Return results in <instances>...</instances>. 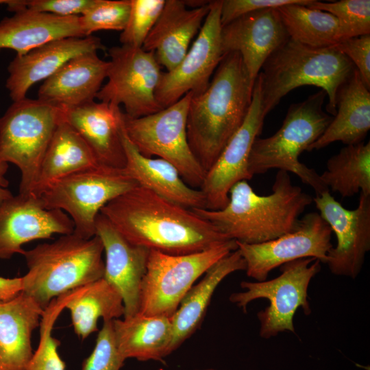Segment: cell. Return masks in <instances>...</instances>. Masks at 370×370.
<instances>
[{
    "label": "cell",
    "mask_w": 370,
    "mask_h": 370,
    "mask_svg": "<svg viewBox=\"0 0 370 370\" xmlns=\"http://www.w3.org/2000/svg\"><path fill=\"white\" fill-rule=\"evenodd\" d=\"M221 0L210 1V10L187 53L176 67L162 73L156 92L163 109L186 93L203 92L223 60L221 22Z\"/></svg>",
    "instance_id": "obj_14"
},
{
    "label": "cell",
    "mask_w": 370,
    "mask_h": 370,
    "mask_svg": "<svg viewBox=\"0 0 370 370\" xmlns=\"http://www.w3.org/2000/svg\"><path fill=\"white\" fill-rule=\"evenodd\" d=\"M126 360L120 353L112 321H103L95 347L84 360L81 370H121Z\"/></svg>",
    "instance_id": "obj_38"
},
{
    "label": "cell",
    "mask_w": 370,
    "mask_h": 370,
    "mask_svg": "<svg viewBox=\"0 0 370 370\" xmlns=\"http://www.w3.org/2000/svg\"><path fill=\"white\" fill-rule=\"evenodd\" d=\"M73 231V223L67 214L45 208L40 198L34 194L12 195L0 203V259L23 254L22 246L27 243Z\"/></svg>",
    "instance_id": "obj_17"
},
{
    "label": "cell",
    "mask_w": 370,
    "mask_h": 370,
    "mask_svg": "<svg viewBox=\"0 0 370 370\" xmlns=\"http://www.w3.org/2000/svg\"><path fill=\"white\" fill-rule=\"evenodd\" d=\"M254 86L241 55H225L205 90L192 95L187 137L192 152L208 171L248 113Z\"/></svg>",
    "instance_id": "obj_2"
},
{
    "label": "cell",
    "mask_w": 370,
    "mask_h": 370,
    "mask_svg": "<svg viewBox=\"0 0 370 370\" xmlns=\"http://www.w3.org/2000/svg\"><path fill=\"white\" fill-rule=\"evenodd\" d=\"M312 202V197L293 184L288 172L279 170L269 195L257 194L247 180H243L230 189L224 208L192 210L228 239L256 244L295 230L300 215Z\"/></svg>",
    "instance_id": "obj_3"
},
{
    "label": "cell",
    "mask_w": 370,
    "mask_h": 370,
    "mask_svg": "<svg viewBox=\"0 0 370 370\" xmlns=\"http://www.w3.org/2000/svg\"><path fill=\"white\" fill-rule=\"evenodd\" d=\"M325 92L320 90L290 106L280 128L267 138H257L251 147L248 171L253 177L272 169L291 172L320 195L329 189L314 169L299 157L325 132L333 116L323 109Z\"/></svg>",
    "instance_id": "obj_6"
},
{
    "label": "cell",
    "mask_w": 370,
    "mask_h": 370,
    "mask_svg": "<svg viewBox=\"0 0 370 370\" xmlns=\"http://www.w3.org/2000/svg\"><path fill=\"white\" fill-rule=\"evenodd\" d=\"M109 61L101 60L97 52L77 56L43 82L38 99L66 108L95 101L107 78Z\"/></svg>",
    "instance_id": "obj_23"
},
{
    "label": "cell",
    "mask_w": 370,
    "mask_h": 370,
    "mask_svg": "<svg viewBox=\"0 0 370 370\" xmlns=\"http://www.w3.org/2000/svg\"><path fill=\"white\" fill-rule=\"evenodd\" d=\"M245 269V261L238 250L236 249L210 267L199 282L190 288L171 318L173 335L169 354L200 327L212 295L220 283L232 273Z\"/></svg>",
    "instance_id": "obj_28"
},
{
    "label": "cell",
    "mask_w": 370,
    "mask_h": 370,
    "mask_svg": "<svg viewBox=\"0 0 370 370\" xmlns=\"http://www.w3.org/2000/svg\"><path fill=\"white\" fill-rule=\"evenodd\" d=\"M307 6L332 14L351 30L354 37L370 34L369 0H341L329 3L314 1Z\"/></svg>",
    "instance_id": "obj_37"
},
{
    "label": "cell",
    "mask_w": 370,
    "mask_h": 370,
    "mask_svg": "<svg viewBox=\"0 0 370 370\" xmlns=\"http://www.w3.org/2000/svg\"><path fill=\"white\" fill-rule=\"evenodd\" d=\"M130 0H96L94 5L79 16L84 37L99 30L123 31L127 23Z\"/></svg>",
    "instance_id": "obj_35"
},
{
    "label": "cell",
    "mask_w": 370,
    "mask_h": 370,
    "mask_svg": "<svg viewBox=\"0 0 370 370\" xmlns=\"http://www.w3.org/2000/svg\"><path fill=\"white\" fill-rule=\"evenodd\" d=\"M95 228L105 254L103 278L120 293L123 317L134 316L139 311L140 288L150 250L130 243L100 213Z\"/></svg>",
    "instance_id": "obj_19"
},
{
    "label": "cell",
    "mask_w": 370,
    "mask_h": 370,
    "mask_svg": "<svg viewBox=\"0 0 370 370\" xmlns=\"http://www.w3.org/2000/svg\"><path fill=\"white\" fill-rule=\"evenodd\" d=\"M75 289L54 299L44 310L40 323V340L26 370H65L66 365L58 353L60 342L52 336L54 323Z\"/></svg>",
    "instance_id": "obj_34"
},
{
    "label": "cell",
    "mask_w": 370,
    "mask_h": 370,
    "mask_svg": "<svg viewBox=\"0 0 370 370\" xmlns=\"http://www.w3.org/2000/svg\"><path fill=\"white\" fill-rule=\"evenodd\" d=\"M262 69L257 77L266 116L289 92L303 86L325 92L326 111L334 116L338 90L356 69L333 47L314 48L289 38L267 58Z\"/></svg>",
    "instance_id": "obj_4"
},
{
    "label": "cell",
    "mask_w": 370,
    "mask_h": 370,
    "mask_svg": "<svg viewBox=\"0 0 370 370\" xmlns=\"http://www.w3.org/2000/svg\"><path fill=\"white\" fill-rule=\"evenodd\" d=\"M65 308L70 312L75 333L82 340L98 330L100 318L106 321L124 315L120 293L103 278L77 288Z\"/></svg>",
    "instance_id": "obj_31"
},
{
    "label": "cell",
    "mask_w": 370,
    "mask_h": 370,
    "mask_svg": "<svg viewBox=\"0 0 370 370\" xmlns=\"http://www.w3.org/2000/svg\"><path fill=\"white\" fill-rule=\"evenodd\" d=\"M313 202L336 236L325 264L333 275L356 278L370 250V195L360 193L354 210L345 208L329 190L316 195Z\"/></svg>",
    "instance_id": "obj_15"
},
{
    "label": "cell",
    "mask_w": 370,
    "mask_h": 370,
    "mask_svg": "<svg viewBox=\"0 0 370 370\" xmlns=\"http://www.w3.org/2000/svg\"><path fill=\"white\" fill-rule=\"evenodd\" d=\"M336 107L332 121L307 151L337 141L345 145H356L366 138L370 129V92L356 69L338 89Z\"/></svg>",
    "instance_id": "obj_27"
},
{
    "label": "cell",
    "mask_w": 370,
    "mask_h": 370,
    "mask_svg": "<svg viewBox=\"0 0 370 370\" xmlns=\"http://www.w3.org/2000/svg\"><path fill=\"white\" fill-rule=\"evenodd\" d=\"M165 0H130V11L119 40L123 45L142 47L158 20Z\"/></svg>",
    "instance_id": "obj_36"
},
{
    "label": "cell",
    "mask_w": 370,
    "mask_h": 370,
    "mask_svg": "<svg viewBox=\"0 0 370 370\" xmlns=\"http://www.w3.org/2000/svg\"><path fill=\"white\" fill-rule=\"evenodd\" d=\"M332 233L319 213L311 212L300 219L295 230L277 238L256 244L236 242L247 275L260 282L274 269L295 260L312 258L325 264L333 247Z\"/></svg>",
    "instance_id": "obj_13"
},
{
    "label": "cell",
    "mask_w": 370,
    "mask_h": 370,
    "mask_svg": "<svg viewBox=\"0 0 370 370\" xmlns=\"http://www.w3.org/2000/svg\"><path fill=\"white\" fill-rule=\"evenodd\" d=\"M98 165L86 143L62 116L43 157L32 194L39 197L53 182Z\"/></svg>",
    "instance_id": "obj_30"
},
{
    "label": "cell",
    "mask_w": 370,
    "mask_h": 370,
    "mask_svg": "<svg viewBox=\"0 0 370 370\" xmlns=\"http://www.w3.org/2000/svg\"><path fill=\"white\" fill-rule=\"evenodd\" d=\"M314 0H221V22L222 27L246 14L255 11L278 8L298 4L307 6Z\"/></svg>",
    "instance_id": "obj_40"
},
{
    "label": "cell",
    "mask_w": 370,
    "mask_h": 370,
    "mask_svg": "<svg viewBox=\"0 0 370 370\" xmlns=\"http://www.w3.org/2000/svg\"><path fill=\"white\" fill-rule=\"evenodd\" d=\"M122 139L126 156L125 169L138 186L187 208H206L203 192L188 186L170 162L142 155L127 136Z\"/></svg>",
    "instance_id": "obj_26"
},
{
    "label": "cell",
    "mask_w": 370,
    "mask_h": 370,
    "mask_svg": "<svg viewBox=\"0 0 370 370\" xmlns=\"http://www.w3.org/2000/svg\"><path fill=\"white\" fill-rule=\"evenodd\" d=\"M324 185L343 198L370 195V142L345 145L330 157L319 175Z\"/></svg>",
    "instance_id": "obj_33"
},
{
    "label": "cell",
    "mask_w": 370,
    "mask_h": 370,
    "mask_svg": "<svg viewBox=\"0 0 370 370\" xmlns=\"http://www.w3.org/2000/svg\"><path fill=\"white\" fill-rule=\"evenodd\" d=\"M290 38L277 8L243 15L222 27L224 54L238 52L251 83L267 58Z\"/></svg>",
    "instance_id": "obj_18"
},
{
    "label": "cell",
    "mask_w": 370,
    "mask_h": 370,
    "mask_svg": "<svg viewBox=\"0 0 370 370\" xmlns=\"http://www.w3.org/2000/svg\"><path fill=\"white\" fill-rule=\"evenodd\" d=\"M195 370H225V369H213V368H208V369H195Z\"/></svg>",
    "instance_id": "obj_45"
},
{
    "label": "cell",
    "mask_w": 370,
    "mask_h": 370,
    "mask_svg": "<svg viewBox=\"0 0 370 370\" xmlns=\"http://www.w3.org/2000/svg\"><path fill=\"white\" fill-rule=\"evenodd\" d=\"M44 310L22 291L0 300V370H26L34 354L32 335Z\"/></svg>",
    "instance_id": "obj_24"
},
{
    "label": "cell",
    "mask_w": 370,
    "mask_h": 370,
    "mask_svg": "<svg viewBox=\"0 0 370 370\" xmlns=\"http://www.w3.org/2000/svg\"><path fill=\"white\" fill-rule=\"evenodd\" d=\"M210 1L188 8L185 1L165 0L163 9L142 48L153 52L160 66L171 71L183 59L210 10Z\"/></svg>",
    "instance_id": "obj_22"
},
{
    "label": "cell",
    "mask_w": 370,
    "mask_h": 370,
    "mask_svg": "<svg viewBox=\"0 0 370 370\" xmlns=\"http://www.w3.org/2000/svg\"><path fill=\"white\" fill-rule=\"evenodd\" d=\"M73 37H84L79 16L62 17L21 9L0 21V51L12 49L16 56L55 40Z\"/></svg>",
    "instance_id": "obj_25"
},
{
    "label": "cell",
    "mask_w": 370,
    "mask_h": 370,
    "mask_svg": "<svg viewBox=\"0 0 370 370\" xmlns=\"http://www.w3.org/2000/svg\"><path fill=\"white\" fill-rule=\"evenodd\" d=\"M96 0H11L8 10L16 12L27 9L51 14L62 17L79 16L95 3Z\"/></svg>",
    "instance_id": "obj_39"
},
{
    "label": "cell",
    "mask_w": 370,
    "mask_h": 370,
    "mask_svg": "<svg viewBox=\"0 0 370 370\" xmlns=\"http://www.w3.org/2000/svg\"><path fill=\"white\" fill-rule=\"evenodd\" d=\"M193 92L175 103L142 117L123 114L125 132L146 157L157 156L172 164L192 188L202 185L206 171L192 152L187 137V117Z\"/></svg>",
    "instance_id": "obj_11"
},
{
    "label": "cell",
    "mask_w": 370,
    "mask_h": 370,
    "mask_svg": "<svg viewBox=\"0 0 370 370\" xmlns=\"http://www.w3.org/2000/svg\"><path fill=\"white\" fill-rule=\"evenodd\" d=\"M11 0H0V5H8Z\"/></svg>",
    "instance_id": "obj_44"
},
{
    "label": "cell",
    "mask_w": 370,
    "mask_h": 370,
    "mask_svg": "<svg viewBox=\"0 0 370 370\" xmlns=\"http://www.w3.org/2000/svg\"><path fill=\"white\" fill-rule=\"evenodd\" d=\"M21 291V277L8 278L0 276V300L12 299Z\"/></svg>",
    "instance_id": "obj_42"
},
{
    "label": "cell",
    "mask_w": 370,
    "mask_h": 370,
    "mask_svg": "<svg viewBox=\"0 0 370 370\" xmlns=\"http://www.w3.org/2000/svg\"><path fill=\"white\" fill-rule=\"evenodd\" d=\"M266 115L262 103L260 81L257 77L251 103L244 122L228 141L211 168L206 171L200 190L206 209L219 210L229 202V193L237 182L253 177L248 171V160L254 140L259 137Z\"/></svg>",
    "instance_id": "obj_16"
},
{
    "label": "cell",
    "mask_w": 370,
    "mask_h": 370,
    "mask_svg": "<svg viewBox=\"0 0 370 370\" xmlns=\"http://www.w3.org/2000/svg\"><path fill=\"white\" fill-rule=\"evenodd\" d=\"M9 164L0 159V203L12 195L8 189L10 182L5 176Z\"/></svg>",
    "instance_id": "obj_43"
},
{
    "label": "cell",
    "mask_w": 370,
    "mask_h": 370,
    "mask_svg": "<svg viewBox=\"0 0 370 370\" xmlns=\"http://www.w3.org/2000/svg\"><path fill=\"white\" fill-rule=\"evenodd\" d=\"M103 253L97 235L84 238L74 232L25 250L22 292L45 309L55 298L103 278Z\"/></svg>",
    "instance_id": "obj_5"
},
{
    "label": "cell",
    "mask_w": 370,
    "mask_h": 370,
    "mask_svg": "<svg viewBox=\"0 0 370 370\" xmlns=\"http://www.w3.org/2000/svg\"><path fill=\"white\" fill-rule=\"evenodd\" d=\"M110 60L107 82L96 98L123 106L127 116L138 118L162 108L156 92L162 72L155 54L142 47L115 46L109 49Z\"/></svg>",
    "instance_id": "obj_12"
},
{
    "label": "cell",
    "mask_w": 370,
    "mask_h": 370,
    "mask_svg": "<svg viewBox=\"0 0 370 370\" xmlns=\"http://www.w3.org/2000/svg\"><path fill=\"white\" fill-rule=\"evenodd\" d=\"M104 49L99 38L90 36L55 40L16 56L8 66L10 97L12 101L25 98L34 84L50 77L71 59Z\"/></svg>",
    "instance_id": "obj_20"
},
{
    "label": "cell",
    "mask_w": 370,
    "mask_h": 370,
    "mask_svg": "<svg viewBox=\"0 0 370 370\" xmlns=\"http://www.w3.org/2000/svg\"><path fill=\"white\" fill-rule=\"evenodd\" d=\"M118 349L127 360L162 361L169 355L173 330L171 318L134 316L112 320Z\"/></svg>",
    "instance_id": "obj_29"
},
{
    "label": "cell",
    "mask_w": 370,
    "mask_h": 370,
    "mask_svg": "<svg viewBox=\"0 0 370 370\" xmlns=\"http://www.w3.org/2000/svg\"><path fill=\"white\" fill-rule=\"evenodd\" d=\"M237 249L234 240L183 255L150 250L140 288L139 311L171 318L195 281L218 260Z\"/></svg>",
    "instance_id": "obj_10"
},
{
    "label": "cell",
    "mask_w": 370,
    "mask_h": 370,
    "mask_svg": "<svg viewBox=\"0 0 370 370\" xmlns=\"http://www.w3.org/2000/svg\"><path fill=\"white\" fill-rule=\"evenodd\" d=\"M333 47L349 58L370 89V34L346 38Z\"/></svg>",
    "instance_id": "obj_41"
},
{
    "label": "cell",
    "mask_w": 370,
    "mask_h": 370,
    "mask_svg": "<svg viewBox=\"0 0 370 370\" xmlns=\"http://www.w3.org/2000/svg\"><path fill=\"white\" fill-rule=\"evenodd\" d=\"M321 264L312 258L285 263L280 267L281 274L273 279L241 282L244 291L232 293L229 300L243 312L256 299L269 301V305L257 313L261 338L269 339L285 331L295 334L293 318L297 309L301 308L306 315L312 312L308 291L311 280L321 271Z\"/></svg>",
    "instance_id": "obj_8"
},
{
    "label": "cell",
    "mask_w": 370,
    "mask_h": 370,
    "mask_svg": "<svg viewBox=\"0 0 370 370\" xmlns=\"http://www.w3.org/2000/svg\"><path fill=\"white\" fill-rule=\"evenodd\" d=\"M100 214L130 243L166 254L199 252L230 240L192 209L138 185Z\"/></svg>",
    "instance_id": "obj_1"
},
{
    "label": "cell",
    "mask_w": 370,
    "mask_h": 370,
    "mask_svg": "<svg viewBox=\"0 0 370 370\" xmlns=\"http://www.w3.org/2000/svg\"><path fill=\"white\" fill-rule=\"evenodd\" d=\"M61 119V107L27 97L13 101L0 118V159L19 169L18 193L32 194Z\"/></svg>",
    "instance_id": "obj_7"
},
{
    "label": "cell",
    "mask_w": 370,
    "mask_h": 370,
    "mask_svg": "<svg viewBox=\"0 0 370 370\" xmlns=\"http://www.w3.org/2000/svg\"><path fill=\"white\" fill-rule=\"evenodd\" d=\"M62 116L84 140L100 165L124 169L126 156L120 106L95 101L82 106L61 107Z\"/></svg>",
    "instance_id": "obj_21"
},
{
    "label": "cell",
    "mask_w": 370,
    "mask_h": 370,
    "mask_svg": "<svg viewBox=\"0 0 370 370\" xmlns=\"http://www.w3.org/2000/svg\"><path fill=\"white\" fill-rule=\"evenodd\" d=\"M137 186L125 168L98 165L53 182L39 197L45 208L69 215L75 234L90 238L96 235V219L102 208Z\"/></svg>",
    "instance_id": "obj_9"
},
{
    "label": "cell",
    "mask_w": 370,
    "mask_h": 370,
    "mask_svg": "<svg viewBox=\"0 0 370 370\" xmlns=\"http://www.w3.org/2000/svg\"><path fill=\"white\" fill-rule=\"evenodd\" d=\"M290 38L303 45L325 48L354 37L351 30L332 14L293 4L277 8Z\"/></svg>",
    "instance_id": "obj_32"
}]
</instances>
